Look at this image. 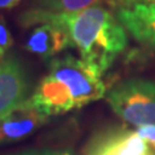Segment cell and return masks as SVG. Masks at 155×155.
I'll return each mask as SVG.
<instances>
[{"label": "cell", "mask_w": 155, "mask_h": 155, "mask_svg": "<svg viewBox=\"0 0 155 155\" xmlns=\"http://www.w3.org/2000/svg\"><path fill=\"white\" fill-rule=\"evenodd\" d=\"M87 155H155V151L136 130L116 128L96 136Z\"/></svg>", "instance_id": "obj_5"}, {"label": "cell", "mask_w": 155, "mask_h": 155, "mask_svg": "<svg viewBox=\"0 0 155 155\" xmlns=\"http://www.w3.org/2000/svg\"><path fill=\"white\" fill-rule=\"evenodd\" d=\"M136 132L153 150H155V125H140Z\"/></svg>", "instance_id": "obj_12"}, {"label": "cell", "mask_w": 155, "mask_h": 155, "mask_svg": "<svg viewBox=\"0 0 155 155\" xmlns=\"http://www.w3.org/2000/svg\"><path fill=\"white\" fill-rule=\"evenodd\" d=\"M16 155H74L71 150L67 149H41V150H28Z\"/></svg>", "instance_id": "obj_13"}, {"label": "cell", "mask_w": 155, "mask_h": 155, "mask_svg": "<svg viewBox=\"0 0 155 155\" xmlns=\"http://www.w3.org/2000/svg\"><path fill=\"white\" fill-rule=\"evenodd\" d=\"M48 74L69 89L75 109L106 96L102 75L81 58L72 54L52 58L48 65Z\"/></svg>", "instance_id": "obj_2"}, {"label": "cell", "mask_w": 155, "mask_h": 155, "mask_svg": "<svg viewBox=\"0 0 155 155\" xmlns=\"http://www.w3.org/2000/svg\"><path fill=\"white\" fill-rule=\"evenodd\" d=\"M49 116L32 105L30 100L0 116V145L23 140L44 125Z\"/></svg>", "instance_id": "obj_4"}, {"label": "cell", "mask_w": 155, "mask_h": 155, "mask_svg": "<svg viewBox=\"0 0 155 155\" xmlns=\"http://www.w3.org/2000/svg\"><path fill=\"white\" fill-rule=\"evenodd\" d=\"M28 100L48 116L65 114L75 109L69 89L49 74L43 78Z\"/></svg>", "instance_id": "obj_9"}, {"label": "cell", "mask_w": 155, "mask_h": 155, "mask_svg": "<svg viewBox=\"0 0 155 155\" xmlns=\"http://www.w3.org/2000/svg\"><path fill=\"white\" fill-rule=\"evenodd\" d=\"M116 17L140 44L155 49V4L116 9Z\"/></svg>", "instance_id": "obj_8"}, {"label": "cell", "mask_w": 155, "mask_h": 155, "mask_svg": "<svg viewBox=\"0 0 155 155\" xmlns=\"http://www.w3.org/2000/svg\"><path fill=\"white\" fill-rule=\"evenodd\" d=\"M28 79L14 57L0 60V116L28 98Z\"/></svg>", "instance_id": "obj_6"}, {"label": "cell", "mask_w": 155, "mask_h": 155, "mask_svg": "<svg viewBox=\"0 0 155 155\" xmlns=\"http://www.w3.org/2000/svg\"><path fill=\"white\" fill-rule=\"evenodd\" d=\"M12 45H13V36L11 31H9L5 21L0 17V60H3Z\"/></svg>", "instance_id": "obj_11"}, {"label": "cell", "mask_w": 155, "mask_h": 155, "mask_svg": "<svg viewBox=\"0 0 155 155\" xmlns=\"http://www.w3.org/2000/svg\"><path fill=\"white\" fill-rule=\"evenodd\" d=\"M109 0H39V7L36 9L54 13H69L83 11L93 5L107 4Z\"/></svg>", "instance_id": "obj_10"}, {"label": "cell", "mask_w": 155, "mask_h": 155, "mask_svg": "<svg viewBox=\"0 0 155 155\" xmlns=\"http://www.w3.org/2000/svg\"><path fill=\"white\" fill-rule=\"evenodd\" d=\"M111 110L125 123L155 125V81L128 79L116 84L106 94Z\"/></svg>", "instance_id": "obj_3"}, {"label": "cell", "mask_w": 155, "mask_h": 155, "mask_svg": "<svg viewBox=\"0 0 155 155\" xmlns=\"http://www.w3.org/2000/svg\"><path fill=\"white\" fill-rule=\"evenodd\" d=\"M25 27L41 22H51L65 28L80 58L101 75L115 62L128 45L125 27L116 14L102 5H93L83 11L54 13L30 9L19 18Z\"/></svg>", "instance_id": "obj_1"}, {"label": "cell", "mask_w": 155, "mask_h": 155, "mask_svg": "<svg viewBox=\"0 0 155 155\" xmlns=\"http://www.w3.org/2000/svg\"><path fill=\"white\" fill-rule=\"evenodd\" d=\"M21 0H0V9H11L16 7Z\"/></svg>", "instance_id": "obj_15"}, {"label": "cell", "mask_w": 155, "mask_h": 155, "mask_svg": "<svg viewBox=\"0 0 155 155\" xmlns=\"http://www.w3.org/2000/svg\"><path fill=\"white\" fill-rule=\"evenodd\" d=\"M136 4H155V0H109L107 5L114 9L132 7Z\"/></svg>", "instance_id": "obj_14"}, {"label": "cell", "mask_w": 155, "mask_h": 155, "mask_svg": "<svg viewBox=\"0 0 155 155\" xmlns=\"http://www.w3.org/2000/svg\"><path fill=\"white\" fill-rule=\"evenodd\" d=\"M70 47H72V43L67 31L62 26L51 22H41L32 26L25 41L27 52L44 60H52Z\"/></svg>", "instance_id": "obj_7"}]
</instances>
